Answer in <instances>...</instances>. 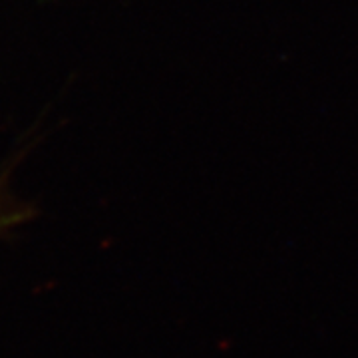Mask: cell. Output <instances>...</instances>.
<instances>
[{
	"label": "cell",
	"mask_w": 358,
	"mask_h": 358,
	"mask_svg": "<svg viewBox=\"0 0 358 358\" xmlns=\"http://www.w3.org/2000/svg\"><path fill=\"white\" fill-rule=\"evenodd\" d=\"M24 219H28V209L14 203L10 197L4 195L2 187H0V235L20 225Z\"/></svg>",
	"instance_id": "obj_1"
}]
</instances>
